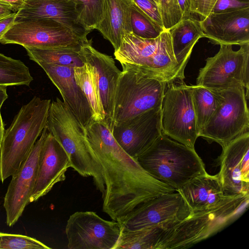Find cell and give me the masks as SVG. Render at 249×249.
<instances>
[{"label": "cell", "instance_id": "3", "mask_svg": "<svg viewBox=\"0 0 249 249\" xmlns=\"http://www.w3.org/2000/svg\"><path fill=\"white\" fill-rule=\"evenodd\" d=\"M51 103L35 96L22 106L5 130L0 145L1 182L18 171L29 154L46 126Z\"/></svg>", "mask_w": 249, "mask_h": 249}, {"label": "cell", "instance_id": "27", "mask_svg": "<svg viewBox=\"0 0 249 249\" xmlns=\"http://www.w3.org/2000/svg\"><path fill=\"white\" fill-rule=\"evenodd\" d=\"M170 228L155 227L122 231L115 249H160Z\"/></svg>", "mask_w": 249, "mask_h": 249}, {"label": "cell", "instance_id": "32", "mask_svg": "<svg viewBox=\"0 0 249 249\" xmlns=\"http://www.w3.org/2000/svg\"><path fill=\"white\" fill-rule=\"evenodd\" d=\"M35 238L21 234L0 232V249H50Z\"/></svg>", "mask_w": 249, "mask_h": 249}, {"label": "cell", "instance_id": "1", "mask_svg": "<svg viewBox=\"0 0 249 249\" xmlns=\"http://www.w3.org/2000/svg\"><path fill=\"white\" fill-rule=\"evenodd\" d=\"M84 133L102 169L106 187L103 211L113 221L121 220L151 198L176 191L151 176L125 153L106 122L93 121Z\"/></svg>", "mask_w": 249, "mask_h": 249}, {"label": "cell", "instance_id": "22", "mask_svg": "<svg viewBox=\"0 0 249 249\" xmlns=\"http://www.w3.org/2000/svg\"><path fill=\"white\" fill-rule=\"evenodd\" d=\"M182 196L190 213L214 208L231 195H225L217 174L197 176L176 190Z\"/></svg>", "mask_w": 249, "mask_h": 249}, {"label": "cell", "instance_id": "31", "mask_svg": "<svg viewBox=\"0 0 249 249\" xmlns=\"http://www.w3.org/2000/svg\"><path fill=\"white\" fill-rule=\"evenodd\" d=\"M131 23L132 32L143 38H156L163 31L143 14L134 3L131 14Z\"/></svg>", "mask_w": 249, "mask_h": 249}, {"label": "cell", "instance_id": "2", "mask_svg": "<svg viewBox=\"0 0 249 249\" xmlns=\"http://www.w3.org/2000/svg\"><path fill=\"white\" fill-rule=\"evenodd\" d=\"M136 160L151 176L176 190L207 173L195 148L172 140L162 132Z\"/></svg>", "mask_w": 249, "mask_h": 249}, {"label": "cell", "instance_id": "33", "mask_svg": "<svg viewBox=\"0 0 249 249\" xmlns=\"http://www.w3.org/2000/svg\"><path fill=\"white\" fill-rule=\"evenodd\" d=\"M158 5L164 30H169L181 20L177 0H158Z\"/></svg>", "mask_w": 249, "mask_h": 249}, {"label": "cell", "instance_id": "23", "mask_svg": "<svg viewBox=\"0 0 249 249\" xmlns=\"http://www.w3.org/2000/svg\"><path fill=\"white\" fill-rule=\"evenodd\" d=\"M133 0H104L102 17L95 27L112 45L114 51L120 46L123 36L132 32L131 14Z\"/></svg>", "mask_w": 249, "mask_h": 249}, {"label": "cell", "instance_id": "40", "mask_svg": "<svg viewBox=\"0 0 249 249\" xmlns=\"http://www.w3.org/2000/svg\"><path fill=\"white\" fill-rule=\"evenodd\" d=\"M13 12L9 7L0 3V19L10 15Z\"/></svg>", "mask_w": 249, "mask_h": 249}, {"label": "cell", "instance_id": "16", "mask_svg": "<svg viewBox=\"0 0 249 249\" xmlns=\"http://www.w3.org/2000/svg\"><path fill=\"white\" fill-rule=\"evenodd\" d=\"M219 164L224 194H249V131L222 147Z\"/></svg>", "mask_w": 249, "mask_h": 249}, {"label": "cell", "instance_id": "9", "mask_svg": "<svg viewBox=\"0 0 249 249\" xmlns=\"http://www.w3.org/2000/svg\"><path fill=\"white\" fill-rule=\"evenodd\" d=\"M220 92V104L199 133V137L223 147L249 131V113L245 88L238 87Z\"/></svg>", "mask_w": 249, "mask_h": 249}, {"label": "cell", "instance_id": "28", "mask_svg": "<svg viewBox=\"0 0 249 249\" xmlns=\"http://www.w3.org/2000/svg\"><path fill=\"white\" fill-rule=\"evenodd\" d=\"M190 88L199 135L219 106L221 94L197 85L190 86Z\"/></svg>", "mask_w": 249, "mask_h": 249}, {"label": "cell", "instance_id": "26", "mask_svg": "<svg viewBox=\"0 0 249 249\" xmlns=\"http://www.w3.org/2000/svg\"><path fill=\"white\" fill-rule=\"evenodd\" d=\"M77 84L85 94L89 103L94 122H106V115L101 99L95 73L92 67L85 63L73 68Z\"/></svg>", "mask_w": 249, "mask_h": 249}, {"label": "cell", "instance_id": "6", "mask_svg": "<svg viewBox=\"0 0 249 249\" xmlns=\"http://www.w3.org/2000/svg\"><path fill=\"white\" fill-rule=\"evenodd\" d=\"M116 88L113 124L161 107L166 86L162 77L139 66L121 64Z\"/></svg>", "mask_w": 249, "mask_h": 249}, {"label": "cell", "instance_id": "7", "mask_svg": "<svg viewBox=\"0 0 249 249\" xmlns=\"http://www.w3.org/2000/svg\"><path fill=\"white\" fill-rule=\"evenodd\" d=\"M114 55L120 64H134L162 77L170 84L182 81L175 58L170 34L164 30L156 38L141 37L133 32L123 36Z\"/></svg>", "mask_w": 249, "mask_h": 249}, {"label": "cell", "instance_id": "19", "mask_svg": "<svg viewBox=\"0 0 249 249\" xmlns=\"http://www.w3.org/2000/svg\"><path fill=\"white\" fill-rule=\"evenodd\" d=\"M42 18L58 22L84 40L90 33L80 22L73 0H27L17 12L16 21Z\"/></svg>", "mask_w": 249, "mask_h": 249}, {"label": "cell", "instance_id": "29", "mask_svg": "<svg viewBox=\"0 0 249 249\" xmlns=\"http://www.w3.org/2000/svg\"><path fill=\"white\" fill-rule=\"evenodd\" d=\"M33 78L29 68L20 60L0 53V85L29 86Z\"/></svg>", "mask_w": 249, "mask_h": 249}, {"label": "cell", "instance_id": "10", "mask_svg": "<svg viewBox=\"0 0 249 249\" xmlns=\"http://www.w3.org/2000/svg\"><path fill=\"white\" fill-rule=\"evenodd\" d=\"M161 107V131L191 148L199 137L190 86L167 84Z\"/></svg>", "mask_w": 249, "mask_h": 249}, {"label": "cell", "instance_id": "8", "mask_svg": "<svg viewBox=\"0 0 249 249\" xmlns=\"http://www.w3.org/2000/svg\"><path fill=\"white\" fill-rule=\"evenodd\" d=\"M218 52L206 60L199 70L196 85L215 91L238 87L246 89L249 95V43L234 51L231 45H220Z\"/></svg>", "mask_w": 249, "mask_h": 249}, {"label": "cell", "instance_id": "17", "mask_svg": "<svg viewBox=\"0 0 249 249\" xmlns=\"http://www.w3.org/2000/svg\"><path fill=\"white\" fill-rule=\"evenodd\" d=\"M200 21L204 37L215 44L249 43V7L212 12Z\"/></svg>", "mask_w": 249, "mask_h": 249}, {"label": "cell", "instance_id": "41", "mask_svg": "<svg viewBox=\"0 0 249 249\" xmlns=\"http://www.w3.org/2000/svg\"><path fill=\"white\" fill-rule=\"evenodd\" d=\"M7 98L8 95L6 92V87L0 85V109L3 103Z\"/></svg>", "mask_w": 249, "mask_h": 249}, {"label": "cell", "instance_id": "5", "mask_svg": "<svg viewBox=\"0 0 249 249\" xmlns=\"http://www.w3.org/2000/svg\"><path fill=\"white\" fill-rule=\"evenodd\" d=\"M249 194L231 196L211 209L190 213L168 231L160 249L188 248L221 231L249 206Z\"/></svg>", "mask_w": 249, "mask_h": 249}, {"label": "cell", "instance_id": "30", "mask_svg": "<svg viewBox=\"0 0 249 249\" xmlns=\"http://www.w3.org/2000/svg\"><path fill=\"white\" fill-rule=\"evenodd\" d=\"M76 3L80 22L91 32L101 20L104 0H73Z\"/></svg>", "mask_w": 249, "mask_h": 249}, {"label": "cell", "instance_id": "37", "mask_svg": "<svg viewBox=\"0 0 249 249\" xmlns=\"http://www.w3.org/2000/svg\"><path fill=\"white\" fill-rule=\"evenodd\" d=\"M17 12L0 19V40L4 34L13 25L16 19Z\"/></svg>", "mask_w": 249, "mask_h": 249}, {"label": "cell", "instance_id": "20", "mask_svg": "<svg viewBox=\"0 0 249 249\" xmlns=\"http://www.w3.org/2000/svg\"><path fill=\"white\" fill-rule=\"evenodd\" d=\"M80 53L84 63L90 65L94 71L106 115V122L111 130L115 95L121 71L111 56L92 47V39L88 40L81 46Z\"/></svg>", "mask_w": 249, "mask_h": 249}, {"label": "cell", "instance_id": "24", "mask_svg": "<svg viewBox=\"0 0 249 249\" xmlns=\"http://www.w3.org/2000/svg\"><path fill=\"white\" fill-rule=\"evenodd\" d=\"M168 31L171 35L173 50L178 64L179 74L183 82L184 70L193 49L200 38L204 37L200 21L190 17L182 19Z\"/></svg>", "mask_w": 249, "mask_h": 249}, {"label": "cell", "instance_id": "38", "mask_svg": "<svg viewBox=\"0 0 249 249\" xmlns=\"http://www.w3.org/2000/svg\"><path fill=\"white\" fill-rule=\"evenodd\" d=\"M181 13V19L191 16V0H177Z\"/></svg>", "mask_w": 249, "mask_h": 249}, {"label": "cell", "instance_id": "11", "mask_svg": "<svg viewBox=\"0 0 249 249\" xmlns=\"http://www.w3.org/2000/svg\"><path fill=\"white\" fill-rule=\"evenodd\" d=\"M88 40L81 39L58 22L42 18L16 21L0 43L23 47H79Z\"/></svg>", "mask_w": 249, "mask_h": 249}, {"label": "cell", "instance_id": "18", "mask_svg": "<svg viewBox=\"0 0 249 249\" xmlns=\"http://www.w3.org/2000/svg\"><path fill=\"white\" fill-rule=\"evenodd\" d=\"M69 167L71 164L67 154L48 131L42 145L36 178L29 203L36 201L51 191L56 183L64 181Z\"/></svg>", "mask_w": 249, "mask_h": 249}, {"label": "cell", "instance_id": "36", "mask_svg": "<svg viewBox=\"0 0 249 249\" xmlns=\"http://www.w3.org/2000/svg\"><path fill=\"white\" fill-rule=\"evenodd\" d=\"M249 7V0H217L212 12Z\"/></svg>", "mask_w": 249, "mask_h": 249}, {"label": "cell", "instance_id": "25", "mask_svg": "<svg viewBox=\"0 0 249 249\" xmlns=\"http://www.w3.org/2000/svg\"><path fill=\"white\" fill-rule=\"evenodd\" d=\"M81 47L24 48L30 59L37 64L56 65L74 68L83 66L85 64L80 53Z\"/></svg>", "mask_w": 249, "mask_h": 249}, {"label": "cell", "instance_id": "39", "mask_svg": "<svg viewBox=\"0 0 249 249\" xmlns=\"http://www.w3.org/2000/svg\"><path fill=\"white\" fill-rule=\"evenodd\" d=\"M0 3L9 7L13 12H17L23 6L24 0H0Z\"/></svg>", "mask_w": 249, "mask_h": 249}, {"label": "cell", "instance_id": "44", "mask_svg": "<svg viewBox=\"0 0 249 249\" xmlns=\"http://www.w3.org/2000/svg\"><path fill=\"white\" fill-rule=\"evenodd\" d=\"M27 0H24V3H25V1H26Z\"/></svg>", "mask_w": 249, "mask_h": 249}, {"label": "cell", "instance_id": "42", "mask_svg": "<svg viewBox=\"0 0 249 249\" xmlns=\"http://www.w3.org/2000/svg\"><path fill=\"white\" fill-rule=\"evenodd\" d=\"M4 131V124L1 118L0 109V145L3 138Z\"/></svg>", "mask_w": 249, "mask_h": 249}, {"label": "cell", "instance_id": "14", "mask_svg": "<svg viewBox=\"0 0 249 249\" xmlns=\"http://www.w3.org/2000/svg\"><path fill=\"white\" fill-rule=\"evenodd\" d=\"M47 132L45 127L26 159L12 176L3 203L6 222L9 227L18 221L29 203L36 178L42 145Z\"/></svg>", "mask_w": 249, "mask_h": 249}, {"label": "cell", "instance_id": "35", "mask_svg": "<svg viewBox=\"0 0 249 249\" xmlns=\"http://www.w3.org/2000/svg\"><path fill=\"white\" fill-rule=\"evenodd\" d=\"M217 0H191L192 14H196L204 18L212 12Z\"/></svg>", "mask_w": 249, "mask_h": 249}, {"label": "cell", "instance_id": "13", "mask_svg": "<svg viewBox=\"0 0 249 249\" xmlns=\"http://www.w3.org/2000/svg\"><path fill=\"white\" fill-rule=\"evenodd\" d=\"M65 233L69 249H115L121 229L118 222L94 212H77L68 220Z\"/></svg>", "mask_w": 249, "mask_h": 249}, {"label": "cell", "instance_id": "4", "mask_svg": "<svg viewBox=\"0 0 249 249\" xmlns=\"http://www.w3.org/2000/svg\"><path fill=\"white\" fill-rule=\"evenodd\" d=\"M45 127L65 150L71 167L84 177H92L103 197L106 187L101 165L86 142L84 128L59 98L51 103Z\"/></svg>", "mask_w": 249, "mask_h": 249}, {"label": "cell", "instance_id": "12", "mask_svg": "<svg viewBox=\"0 0 249 249\" xmlns=\"http://www.w3.org/2000/svg\"><path fill=\"white\" fill-rule=\"evenodd\" d=\"M190 213L182 196L176 191L147 200L118 222L122 231L155 227L171 228Z\"/></svg>", "mask_w": 249, "mask_h": 249}, {"label": "cell", "instance_id": "21", "mask_svg": "<svg viewBox=\"0 0 249 249\" xmlns=\"http://www.w3.org/2000/svg\"><path fill=\"white\" fill-rule=\"evenodd\" d=\"M58 89L63 102L84 128L93 122L88 101L74 75L73 68L44 63L38 64Z\"/></svg>", "mask_w": 249, "mask_h": 249}, {"label": "cell", "instance_id": "34", "mask_svg": "<svg viewBox=\"0 0 249 249\" xmlns=\"http://www.w3.org/2000/svg\"><path fill=\"white\" fill-rule=\"evenodd\" d=\"M135 6L157 26L164 31L157 3L154 0H133Z\"/></svg>", "mask_w": 249, "mask_h": 249}, {"label": "cell", "instance_id": "15", "mask_svg": "<svg viewBox=\"0 0 249 249\" xmlns=\"http://www.w3.org/2000/svg\"><path fill=\"white\" fill-rule=\"evenodd\" d=\"M111 132L121 147L136 160L162 133L161 107L115 123Z\"/></svg>", "mask_w": 249, "mask_h": 249}, {"label": "cell", "instance_id": "43", "mask_svg": "<svg viewBox=\"0 0 249 249\" xmlns=\"http://www.w3.org/2000/svg\"><path fill=\"white\" fill-rule=\"evenodd\" d=\"M154 0V1H155L157 3V4H158V0Z\"/></svg>", "mask_w": 249, "mask_h": 249}]
</instances>
